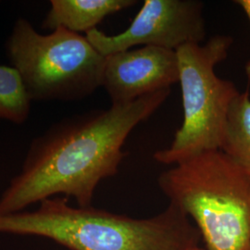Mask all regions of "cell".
Wrapping results in <instances>:
<instances>
[{
    "mask_svg": "<svg viewBox=\"0 0 250 250\" xmlns=\"http://www.w3.org/2000/svg\"><path fill=\"white\" fill-rule=\"evenodd\" d=\"M221 150L250 174V95L240 93L231 105Z\"/></svg>",
    "mask_w": 250,
    "mask_h": 250,
    "instance_id": "9",
    "label": "cell"
},
{
    "mask_svg": "<svg viewBox=\"0 0 250 250\" xmlns=\"http://www.w3.org/2000/svg\"><path fill=\"white\" fill-rule=\"evenodd\" d=\"M85 36L104 57L137 45L176 51L183 45L201 44L205 40L204 3L199 0H145L125 32L107 36L96 28Z\"/></svg>",
    "mask_w": 250,
    "mask_h": 250,
    "instance_id": "6",
    "label": "cell"
},
{
    "mask_svg": "<svg viewBox=\"0 0 250 250\" xmlns=\"http://www.w3.org/2000/svg\"><path fill=\"white\" fill-rule=\"evenodd\" d=\"M159 186L195 222L206 250H250V174L224 151L173 165Z\"/></svg>",
    "mask_w": 250,
    "mask_h": 250,
    "instance_id": "3",
    "label": "cell"
},
{
    "mask_svg": "<svg viewBox=\"0 0 250 250\" xmlns=\"http://www.w3.org/2000/svg\"><path fill=\"white\" fill-rule=\"evenodd\" d=\"M188 250H206L205 249H201V248H199L198 246H196V247H193V248H191V249H188Z\"/></svg>",
    "mask_w": 250,
    "mask_h": 250,
    "instance_id": "12",
    "label": "cell"
},
{
    "mask_svg": "<svg viewBox=\"0 0 250 250\" xmlns=\"http://www.w3.org/2000/svg\"><path fill=\"white\" fill-rule=\"evenodd\" d=\"M5 48L31 101H78L102 86L106 57L81 34L60 27L42 35L20 18Z\"/></svg>",
    "mask_w": 250,
    "mask_h": 250,
    "instance_id": "4",
    "label": "cell"
},
{
    "mask_svg": "<svg viewBox=\"0 0 250 250\" xmlns=\"http://www.w3.org/2000/svg\"><path fill=\"white\" fill-rule=\"evenodd\" d=\"M179 82L176 51L142 46L106 57L102 86L111 105L133 102Z\"/></svg>",
    "mask_w": 250,
    "mask_h": 250,
    "instance_id": "7",
    "label": "cell"
},
{
    "mask_svg": "<svg viewBox=\"0 0 250 250\" xmlns=\"http://www.w3.org/2000/svg\"><path fill=\"white\" fill-rule=\"evenodd\" d=\"M136 3L135 0H51L42 28L53 31L62 27L73 33L86 34L108 15Z\"/></svg>",
    "mask_w": 250,
    "mask_h": 250,
    "instance_id": "8",
    "label": "cell"
},
{
    "mask_svg": "<svg viewBox=\"0 0 250 250\" xmlns=\"http://www.w3.org/2000/svg\"><path fill=\"white\" fill-rule=\"evenodd\" d=\"M32 212L0 215V232L49 238L71 250H188L201 240L197 227L175 206L134 219L73 208L67 197L46 198Z\"/></svg>",
    "mask_w": 250,
    "mask_h": 250,
    "instance_id": "2",
    "label": "cell"
},
{
    "mask_svg": "<svg viewBox=\"0 0 250 250\" xmlns=\"http://www.w3.org/2000/svg\"><path fill=\"white\" fill-rule=\"evenodd\" d=\"M31 103L16 69L0 65V120L24 124L31 113Z\"/></svg>",
    "mask_w": 250,
    "mask_h": 250,
    "instance_id": "10",
    "label": "cell"
},
{
    "mask_svg": "<svg viewBox=\"0 0 250 250\" xmlns=\"http://www.w3.org/2000/svg\"><path fill=\"white\" fill-rule=\"evenodd\" d=\"M234 3L236 5H238L243 9V11L245 12V14L247 15V17L249 19V21L250 23V0H235ZM245 72H246V75H247L248 79L250 81V57L249 61L247 62V64H246Z\"/></svg>",
    "mask_w": 250,
    "mask_h": 250,
    "instance_id": "11",
    "label": "cell"
},
{
    "mask_svg": "<svg viewBox=\"0 0 250 250\" xmlns=\"http://www.w3.org/2000/svg\"><path fill=\"white\" fill-rule=\"evenodd\" d=\"M232 36L217 35L205 44H188L176 50L184 120L168 148L155 152L154 160L176 165L199 154L221 150L228 113L240 92L231 81L215 73L228 57Z\"/></svg>",
    "mask_w": 250,
    "mask_h": 250,
    "instance_id": "5",
    "label": "cell"
},
{
    "mask_svg": "<svg viewBox=\"0 0 250 250\" xmlns=\"http://www.w3.org/2000/svg\"><path fill=\"white\" fill-rule=\"evenodd\" d=\"M170 89L133 102L64 118L30 144L21 171L0 197V215L20 212L55 195L91 207L103 179L114 176L129 134L161 107Z\"/></svg>",
    "mask_w": 250,
    "mask_h": 250,
    "instance_id": "1",
    "label": "cell"
}]
</instances>
